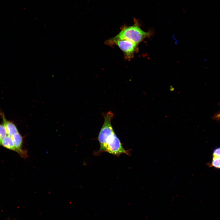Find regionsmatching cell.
I'll return each mask as SVG.
<instances>
[{"label": "cell", "mask_w": 220, "mask_h": 220, "mask_svg": "<svg viewBox=\"0 0 220 220\" xmlns=\"http://www.w3.org/2000/svg\"><path fill=\"white\" fill-rule=\"evenodd\" d=\"M103 116L104 123L98 137L100 148L97 152H106L118 156L123 153L129 155V151L123 148L112 126L111 120L113 113L109 111Z\"/></svg>", "instance_id": "obj_1"}, {"label": "cell", "mask_w": 220, "mask_h": 220, "mask_svg": "<svg viewBox=\"0 0 220 220\" xmlns=\"http://www.w3.org/2000/svg\"><path fill=\"white\" fill-rule=\"evenodd\" d=\"M134 24L130 26L122 27L120 32L115 36L109 39L114 40L119 39H126L138 44L144 39L150 35L141 28L136 19L134 20Z\"/></svg>", "instance_id": "obj_2"}, {"label": "cell", "mask_w": 220, "mask_h": 220, "mask_svg": "<svg viewBox=\"0 0 220 220\" xmlns=\"http://www.w3.org/2000/svg\"><path fill=\"white\" fill-rule=\"evenodd\" d=\"M106 43L108 45H116L123 51L125 59L130 60L134 57V53L138 49V44L126 39H119L114 40H107Z\"/></svg>", "instance_id": "obj_3"}, {"label": "cell", "mask_w": 220, "mask_h": 220, "mask_svg": "<svg viewBox=\"0 0 220 220\" xmlns=\"http://www.w3.org/2000/svg\"><path fill=\"white\" fill-rule=\"evenodd\" d=\"M11 137L17 151V152L22 157H27V152L22 148L23 139L21 135L18 133L13 135Z\"/></svg>", "instance_id": "obj_4"}, {"label": "cell", "mask_w": 220, "mask_h": 220, "mask_svg": "<svg viewBox=\"0 0 220 220\" xmlns=\"http://www.w3.org/2000/svg\"><path fill=\"white\" fill-rule=\"evenodd\" d=\"M3 123L6 130L7 134L10 136L19 133L15 125L12 122L7 120L4 114H2Z\"/></svg>", "instance_id": "obj_5"}, {"label": "cell", "mask_w": 220, "mask_h": 220, "mask_svg": "<svg viewBox=\"0 0 220 220\" xmlns=\"http://www.w3.org/2000/svg\"><path fill=\"white\" fill-rule=\"evenodd\" d=\"M0 145L8 149L17 152L11 137L8 135L0 143Z\"/></svg>", "instance_id": "obj_6"}, {"label": "cell", "mask_w": 220, "mask_h": 220, "mask_svg": "<svg viewBox=\"0 0 220 220\" xmlns=\"http://www.w3.org/2000/svg\"><path fill=\"white\" fill-rule=\"evenodd\" d=\"M209 166L216 168L220 169V157H213L212 160Z\"/></svg>", "instance_id": "obj_7"}, {"label": "cell", "mask_w": 220, "mask_h": 220, "mask_svg": "<svg viewBox=\"0 0 220 220\" xmlns=\"http://www.w3.org/2000/svg\"><path fill=\"white\" fill-rule=\"evenodd\" d=\"M7 135L6 130L3 124H0V143Z\"/></svg>", "instance_id": "obj_8"}, {"label": "cell", "mask_w": 220, "mask_h": 220, "mask_svg": "<svg viewBox=\"0 0 220 220\" xmlns=\"http://www.w3.org/2000/svg\"><path fill=\"white\" fill-rule=\"evenodd\" d=\"M213 157H220V147L215 148L213 152Z\"/></svg>", "instance_id": "obj_9"}, {"label": "cell", "mask_w": 220, "mask_h": 220, "mask_svg": "<svg viewBox=\"0 0 220 220\" xmlns=\"http://www.w3.org/2000/svg\"><path fill=\"white\" fill-rule=\"evenodd\" d=\"M213 118H215V119H217V120H219L220 119V112L218 113L217 114H216L215 115Z\"/></svg>", "instance_id": "obj_10"}, {"label": "cell", "mask_w": 220, "mask_h": 220, "mask_svg": "<svg viewBox=\"0 0 220 220\" xmlns=\"http://www.w3.org/2000/svg\"><path fill=\"white\" fill-rule=\"evenodd\" d=\"M7 220H11L10 219H9V218H8V219Z\"/></svg>", "instance_id": "obj_11"}]
</instances>
